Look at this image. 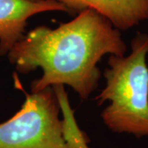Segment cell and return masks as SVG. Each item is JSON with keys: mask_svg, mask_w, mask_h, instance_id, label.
I'll return each instance as SVG.
<instances>
[{"mask_svg": "<svg viewBox=\"0 0 148 148\" xmlns=\"http://www.w3.org/2000/svg\"><path fill=\"white\" fill-rule=\"evenodd\" d=\"M127 45L120 31L91 9L80 12L57 28L37 27L23 36L8 53L16 72L42 69L32 83V93L56 85H67L85 100L97 88L103 56H123Z\"/></svg>", "mask_w": 148, "mask_h": 148, "instance_id": "6da1fadb", "label": "cell"}, {"mask_svg": "<svg viewBox=\"0 0 148 148\" xmlns=\"http://www.w3.org/2000/svg\"><path fill=\"white\" fill-rule=\"evenodd\" d=\"M148 34L138 33L127 56L109 55L104 72L106 86L95 98L105 125L112 132L140 138L148 136Z\"/></svg>", "mask_w": 148, "mask_h": 148, "instance_id": "7a4b0ae2", "label": "cell"}, {"mask_svg": "<svg viewBox=\"0 0 148 148\" xmlns=\"http://www.w3.org/2000/svg\"><path fill=\"white\" fill-rule=\"evenodd\" d=\"M25 94L21 109L0 123V148H71L53 87Z\"/></svg>", "mask_w": 148, "mask_h": 148, "instance_id": "3957f363", "label": "cell"}, {"mask_svg": "<svg viewBox=\"0 0 148 148\" xmlns=\"http://www.w3.org/2000/svg\"><path fill=\"white\" fill-rule=\"evenodd\" d=\"M53 11L69 12L55 0H0V56L8 54L23 37L30 17Z\"/></svg>", "mask_w": 148, "mask_h": 148, "instance_id": "277c9868", "label": "cell"}, {"mask_svg": "<svg viewBox=\"0 0 148 148\" xmlns=\"http://www.w3.org/2000/svg\"><path fill=\"white\" fill-rule=\"evenodd\" d=\"M69 12L91 9L119 31H127L148 20V0H55Z\"/></svg>", "mask_w": 148, "mask_h": 148, "instance_id": "5b68a950", "label": "cell"}, {"mask_svg": "<svg viewBox=\"0 0 148 148\" xmlns=\"http://www.w3.org/2000/svg\"><path fill=\"white\" fill-rule=\"evenodd\" d=\"M53 87L57 96L60 110L63 114V125L65 140L71 148H90L88 147V138L80 129L74 115V110L69 103V97L64 85H56Z\"/></svg>", "mask_w": 148, "mask_h": 148, "instance_id": "8992f818", "label": "cell"}, {"mask_svg": "<svg viewBox=\"0 0 148 148\" xmlns=\"http://www.w3.org/2000/svg\"><path fill=\"white\" fill-rule=\"evenodd\" d=\"M32 1H37V0H32Z\"/></svg>", "mask_w": 148, "mask_h": 148, "instance_id": "52a82bcc", "label": "cell"}]
</instances>
